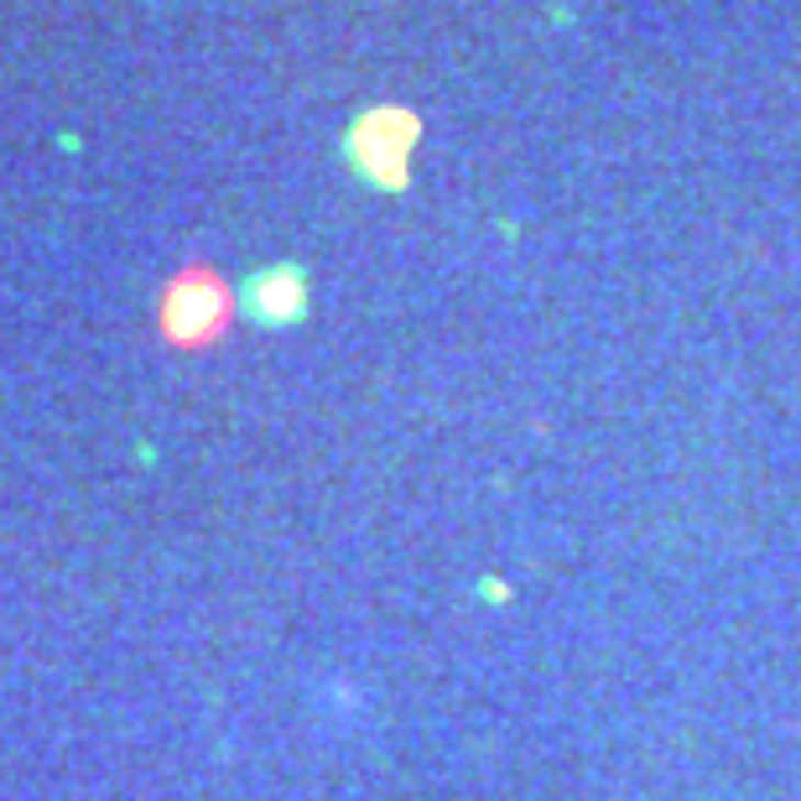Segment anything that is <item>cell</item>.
<instances>
[{
	"instance_id": "cell-1",
	"label": "cell",
	"mask_w": 801,
	"mask_h": 801,
	"mask_svg": "<svg viewBox=\"0 0 801 801\" xmlns=\"http://www.w3.org/2000/svg\"><path fill=\"white\" fill-rule=\"evenodd\" d=\"M421 140V121L400 104H375L354 115L349 136H343V157L354 167V178L381 188V193H400L411 182V151Z\"/></svg>"
},
{
	"instance_id": "cell-2",
	"label": "cell",
	"mask_w": 801,
	"mask_h": 801,
	"mask_svg": "<svg viewBox=\"0 0 801 801\" xmlns=\"http://www.w3.org/2000/svg\"><path fill=\"white\" fill-rule=\"evenodd\" d=\"M229 318H235V292L214 271H203V266L182 271L167 286V297H161V334H167V343H178V349L219 343Z\"/></svg>"
},
{
	"instance_id": "cell-3",
	"label": "cell",
	"mask_w": 801,
	"mask_h": 801,
	"mask_svg": "<svg viewBox=\"0 0 801 801\" xmlns=\"http://www.w3.org/2000/svg\"><path fill=\"white\" fill-rule=\"evenodd\" d=\"M235 313L256 328H292V323L307 318V271L292 261H277L256 271L235 292Z\"/></svg>"
},
{
	"instance_id": "cell-4",
	"label": "cell",
	"mask_w": 801,
	"mask_h": 801,
	"mask_svg": "<svg viewBox=\"0 0 801 801\" xmlns=\"http://www.w3.org/2000/svg\"><path fill=\"white\" fill-rule=\"evenodd\" d=\"M480 594H484L489 603H505V599H510V588H505L500 578H484V583H480Z\"/></svg>"
}]
</instances>
